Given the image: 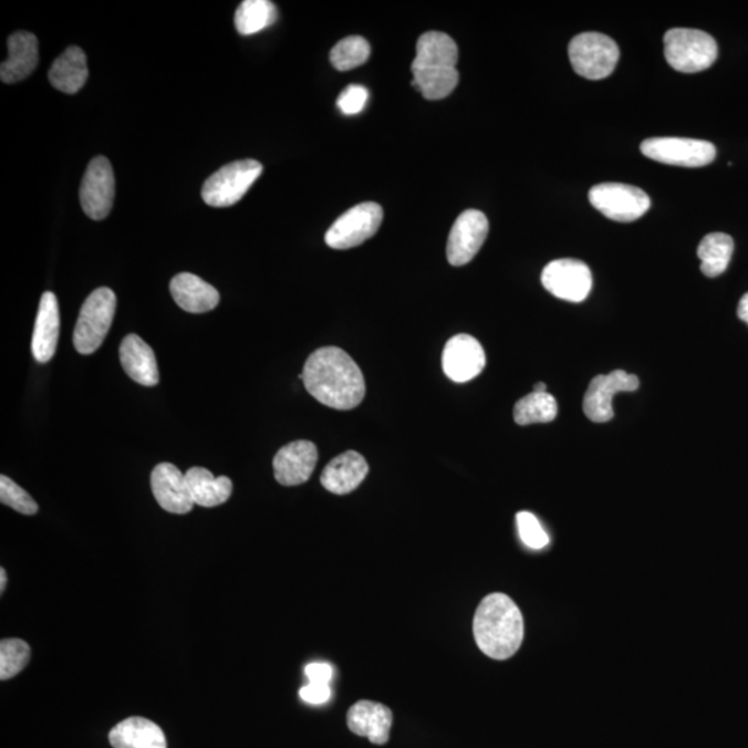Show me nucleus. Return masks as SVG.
<instances>
[{"label": "nucleus", "mask_w": 748, "mask_h": 748, "mask_svg": "<svg viewBox=\"0 0 748 748\" xmlns=\"http://www.w3.org/2000/svg\"><path fill=\"white\" fill-rule=\"evenodd\" d=\"M262 170L263 167L257 159H241L225 165L202 185V200L210 207H232L243 199L254 181L260 178Z\"/></svg>", "instance_id": "nucleus-5"}, {"label": "nucleus", "mask_w": 748, "mask_h": 748, "mask_svg": "<svg viewBox=\"0 0 748 748\" xmlns=\"http://www.w3.org/2000/svg\"><path fill=\"white\" fill-rule=\"evenodd\" d=\"M472 632L477 646L494 659H508L524 640V621L520 609L503 593H492L478 606Z\"/></svg>", "instance_id": "nucleus-2"}, {"label": "nucleus", "mask_w": 748, "mask_h": 748, "mask_svg": "<svg viewBox=\"0 0 748 748\" xmlns=\"http://www.w3.org/2000/svg\"><path fill=\"white\" fill-rule=\"evenodd\" d=\"M346 724L352 734L367 737L373 745L383 746L389 739L393 726V713L384 704L361 700L346 714Z\"/></svg>", "instance_id": "nucleus-17"}, {"label": "nucleus", "mask_w": 748, "mask_h": 748, "mask_svg": "<svg viewBox=\"0 0 748 748\" xmlns=\"http://www.w3.org/2000/svg\"><path fill=\"white\" fill-rule=\"evenodd\" d=\"M185 475L191 499L197 506L216 508L228 502L232 495L233 484L227 476L214 477L205 467H191Z\"/></svg>", "instance_id": "nucleus-24"}, {"label": "nucleus", "mask_w": 748, "mask_h": 748, "mask_svg": "<svg viewBox=\"0 0 748 748\" xmlns=\"http://www.w3.org/2000/svg\"><path fill=\"white\" fill-rule=\"evenodd\" d=\"M487 357L482 345L469 334H458L445 345L443 368L455 383H467L476 378L486 367Z\"/></svg>", "instance_id": "nucleus-14"}, {"label": "nucleus", "mask_w": 748, "mask_h": 748, "mask_svg": "<svg viewBox=\"0 0 748 748\" xmlns=\"http://www.w3.org/2000/svg\"><path fill=\"white\" fill-rule=\"evenodd\" d=\"M543 288L560 300L582 302L591 293L592 273L590 267L580 260H555L548 263L542 272Z\"/></svg>", "instance_id": "nucleus-11"}, {"label": "nucleus", "mask_w": 748, "mask_h": 748, "mask_svg": "<svg viewBox=\"0 0 748 748\" xmlns=\"http://www.w3.org/2000/svg\"><path fill=\"white\" fill-rule=\"evenodd\" d=\"M664 54L671 67L679 73H700L717 60L718 45L707 32L673 29L664 37Z\"/></svg>", "instance_id": "nucleus-3"}, {"label": "nucleus", "mask_w": 748, "mask_h": 748, "mask_svg": "<svg viewBox=\"0 0 748 748\" xmlns=\"http://www.w3.org/2000/svg\"><path fill=\"white\" fill-rule=\"evenodd\" d=\"M513 416L520 426L550 423L558 416V403L553 395L548 393H531L516 404Z\"/></svg>", "instance_id": "nucleus-30"}, {"label": "nucleus", "mask_w": 748, "mask_h": 748, "mask_svg": "<svg viewBox=\"0 0 748 748\" xmlns=\"http://www.w3.org/2000/svg\"><path fill=\"white\" fill-rule=\"evenodd\" d=\"M318 448L311 441H294L280 448L273 459L274 478L284 487L301 486L310 480L318 464Z\"/></svg>", "instance_id": "nucleus-15"}, {"label": "nucleus", "mask_w": 748, "mask_h": 748, "mask_svg": "<svg viewBox=\"0 0 748 748\" xmlns=\"http://www.w3.org/2000/svg\"><path fill=\"white\" fill-rule=\"evenodd\" d=\"M300 696L305 703L319 706V704L329 702L332 692L329 685L308 684L300 690Z\"/></svg>", "instance_id": "nucleus-36"}, {"label": "nucleus", "mask_w": 748, "mask_h": 748, "mask_svg": "<svg viewBox=\"0 0 748 748\" xmlns=\"http://www.w3.org/2000/svg\"><path fill=\"white\" fill-rule=\"evenodd\" d=\"M120 360L132 381L146 387H154L158 384L159 372L156 355L152 346L146 344L139 335H126L120 346Z\"/></svg>", "instance_id": "nucleus-20"}, {"label": "nucleus", "mask_w": 748, "mask_h": 748, "mask_svg": "<svg viewBox=\"0 0 748 748\" xmlns=\"http://www.w3.org/2000/svg\"><path fill=\"white\" fill-rule=\"evenodd\" d=\"M305 675L310 684L329 685L332 681L333 668L328 663H311L307 665Z\"/></svg>", "instance_id": "nucleus-37"}, {"label": "nucleus", "mask_w": 748, "mask_h": 748, "mask_svg": "<svg viewBox=\"0 0 748 748\" xmlns=\"http://www.w3.org/2000/svg\"><path fill=\"white\" fill-rule=\"evenodd\" d=\"M371 45L362 37H349L340 41L330 52V62L339 71L361 67L371 58Z\"/></svg>", "instance_id": "nucleus-31"}, {"label": "nucleus", "mask_w": 748, "mask_h": 748, "mask_svg": "<svg viewBox=\"0 0 748 748\" xmlns=\"http://www.w3.org/2000/svg\"><path fill=\"white\" fill-rule=\"evenodd\" d=\"M115 310L117 297L112 289L101 288L87 297L74 330V345L80 354L91 355L101 349L112 328Z\"/></svg>", "instance_id": "nucleus-4"}, {"label": "nucleus", "mask_w": 748, "mask_h": 748, "mask_svg": "<svg viewBox=\"0 0 748 748\" xmlns=\"http://www.w3.org/2000/svg\"><path fill=\"white\" fill-rule=\"evenodd\" d=\"M8 584V576H7V571L4 569H0V592H4V588H7Z\"/></svg>", "instance_id": "nucleus-39"}, {"label": "nucleus", "mask_w": 748, "mask_h": 748, "mask_svg": "<svg viewBox=\"0 0 748 748\" xmlns=\"http://www.w3.org/2000/svg\"><path fill=\"white\" fill-rule=\"evenodd\" d=\"M87 75L90 71H87L86 54L79 46H70L49 70V81L53 87L69 95H74L84 87Z\"/></svg>", "instance_id": "nucleus-25"}, {"label": "nucleus", "mask_w": 748, "mask_h": 748, "mask_svg": "<svg viewBox=\"0 0 748 748\" xmlns=\"http://www.w3.org/2000/svg\"><path fill=\"white\" fill-rule=\"evenodd\" d=\"M9 58L0 65V80L4 84L29 79L40 62V45L34 34L27 31L15 32L8 41Z\"/></svg>", "instance_id": "nucleus-18"}, {"label": "nucleus", "mask_w": 748, "mask_h": 748, "mask_svg": "<svg viewBox=\"0 0 748 748\" xmlns=\"http://www.w3.org/2000/svg\"><path fill=\"white\" fill-rule=\"evenodd\" d=\"M533 393H538V394L548 393L547 392V384L538 383L537 386L533 387Z\"/></svg>", "instance_id": "nucleus-40"}, {"label": "nucleus", "mask_w": 748, "mask_h": 748, "mask_svg": "<svg viewBox=\"0 0 748 748\" xmlns=\"http://www.w3.org/2000/svg\"><path fill=\"white\" fill-rule=\"evenodd\" d=\"M459 51L453 38L444 32L430 31L416 43V58L411 69L456 67Z\"/></svg>", "instance_id": "nucleus-26"}, {"label": "nucleus", "mask_w": 748, "mask_h": 748, "mask_svg": "<svg viewBox=\"0 0 748 748\" xmlns=\"http://www.w3.org/2000/svg\"><path fill=\"white\" fill-rule=\"evenodd\" d=\"M517 528H519V533L521 541L531 549H543L549 543L548 533L544 532L541 522L538 521L537 517L530 513V511H520L516 516Z\"/></svg>", "instance_id": "nucleus-34"}, {"label": "nucleus", "mask_w": 748, "mask_h": 748, "mask_svg": "<svg viewBox=\"0 0 748 748\" xmlns=\"http://www.w3.org/2000/svg\"><path fill=\"white\" fill-rule=\"evenodd\" d=\"M640 388V378L624 371H614L596 376L588 387L584 412L588 419L606 423L613 419V398L620 393H634Z\"/></svg>", "instance_id": "nucleus-12"}, {"label": "nucleus", "mask_w": 748, "mask_h": 748, "mask_svg": "<svg viewBox=\"0 0 748 748\" xmlns=\"http://www.w3.org/2000/svg\"><path fill=\"white\" fill-rule=\"evenodd\" d=\"M300 378L313 398L332 409H354L365 398V377L360 366L337 346L313 352Z\"/></svg>", "instance_id": "nucleus-1"}, {"label": "nucleus", "mask_w": 748, "mask_h": 748, "mask_svg": "<svg viewBox=\"0 0 748 748\" xmlns=\"http://www.w3.org/2000/svg\"><path fill=\"white\" fill-rule=\"evenodd\" d=\"M383 217V208L376 202H362L344 212L330 227L324 241L334 250L354 249L377 233Z\"/></svg>", "instance_id": "nucleus-7"}, {"label": "nucleus", "mask_w": 748, "mask_h": 748, "mask_svg": "<svg viewBox=\"0 0 748 748\" xmlns=\"http://www.w3.org/2000/svg\"><path fill=\"white\" fill-rule=\"evenodd\" d=\"M488 230V219L481 211L461 212L449 233L447 257L450 266L464 267L472 261L486 243Z\"/></svg>", "instance_id": "nucleus-13"}, {"label": "nucleus", "mask_w": 748, "mask_h": 748, "mask_svg": "<svg viewBox=\"0 0 748 748\" xmlns=\"http://www.w3.org/2000/svg\"><path fill=\"white\" fill-rule=\"evenodd\" d=\"M30 657L29 643L21 640H3L0 643V679L14 678L27 667Z\"/></svg>", "instance_id": "nucleus-32"}, {"label": "nucleus", "mask_w": 748, "mask_h": 748, "mask_svg": "<svg viewBox=\"0 0 748 748\" xmlns=\"http://www.w3.org/2000/svg\"><path fill=\"white\" fill-rule=\"evenodd\" d=\"M277 4L269 0H245L235 14V25L241 35H254L277 23Z\"/></svg>", "instance_id": "nucleus-29"}, {"label": "nucleus", "mask_w": 748, "mask_h": 748, "mask_svg": "<svg viewBox=\"0 0 748 748\" xmlns=\"http://www.w3.org/2000/svg\"><path fill=\"white\" fill-rule=\"evenodd\" d=\"M154 498L164 510L174 515H186L194 509L186 475L173 464H159L152 472Z\"/></svg>", "instance_id": "nucleus-16"}, {"label": "nucleus", "mask_w": 748, "mask_h": 748, "mask_svg": "<svg viewBox=\"0 0 748 748\" xmlns=\"http://www.w3.org/2000/svg\"><path fill=\"white\" fill-rule=\"evenodd\" d=\"M0 500L21 515L32 516L38 511V505L31 495L7 476L0 477Z\"/></svg>", "instance_id": "nucleus-33"}, {"label": "nucleus", "mask_w": 748, "mask_h": 748, "mask_svg": "<svg viewBox=\"0 0 748 748\" xmlns=\"http://www.w3.org/2000/svg\"><path fill=\"white\" fill-rule=\"evenodd\" d=\"M590 201L604 217L617 222H632L645 216L652 206L651 197L640 187L625 184L593 186Z\"/></svg>", "instance_id": "nucleus-8"}, {"label": "nucleus", "mask_w": 748, "mask_h": 748, "mask_svg": "<svg viewBox=\"0 0 748 748\" xmlns=\"http://www.w3.org/2000/svg\"><path fill=\"white\" fill-rule=\"evenodd\" d=\"M367 472L366 459L355 450H346L324 467L321 482L329 492L346 495L361 486Z\"/></svg>", "instance_id": "nucleus-19"}, {"label": "nucleus", "mask_w": 748, "mask_h": 748, "mask_svg": "<svg viewBox=\"0 0 748 748\" xmlns=\"http://www.w3.org/2000/svg\"><path fill=\"white\" fill-rule=\"evenodd\" d=\"M368 98V92L365 86L350 85L340 93L337 106L340 112L345 115H356L363 112Z\"/></svg>", "instance_id": "nucleus-35"}, {"label": "nucleus", "mask_w": 748, "mask_h": 748, "mask_svg": "<svg viewBox=\"0 0 748 748\" xmlns=\"http://www.w3.org/2000/svg\"><path fill=\"white\" fill-rule=\"evenodd\" d=\"M115 179L112 164L106 157L93 158L82 179L80 200L82 210L91 219L102 221L112 211Z\"/></svg>", "instance_id": "nucleus-10"}, {"label": "nucleus", "mask_w": 748, "mask_h": 748, "mask_svg": "<svg viewBox=\"0 0 748 748\" xmlns=\"http://www.w3.org/2000/svg\"><path fill=\"white\" fill-rule=\"evenodd\" d=\"M569 54L575 73L592 81L612 75L620 60L617 43L599 32L576 35L570 43Z\"/></svg>", "instance_id": "nucleus-6"}, {"label": "nucleus", "mask_w": 748, "mask_h": 748, "mask_svg": "<svg viewBox=\"0 0 748 748\" xmlns=\"http://www.w3.org/2000/svg\"><path fill=\"white\" fill-rule=\"evenodd\" d=\"M60 333V312L56 295L43 293L38 310L34 334H32V355L40 363L52 360L56 352Z\"/></svg>", "instance_id": "nucleus-21"}, {"label": "nucleus", "mask_w": 748, "mask_h": 748, "mask_svg": "<svg viewBox=\"0 0 748 748\" xmlns=\"http://www.w3.org/2000/svg\"><path fill=\"white\" fill-rule=\"evenodd\" d=\"M734 249V239L729 235H707L697 249V256L702 260V272L707 278H717L723 274L729 267Z\"/></svg>", "instance_id": "nucleus-28"}, {"label": "nucleus", "mask_w": 748, "mask_h": 748, "mask_svg": "<svg viewBox=\"0 0 748 748\" xmlns=\"http://www.w3.org/2000/svg\"><path fill=\"white\" fill-rule=\"evenodd\" d=\"M169 290L176 304L186 312H210L219 304L218 290L194 273L176 274L170 280Z\"/></svg>", "instance_id": "nucleus-22"}, {"label": "nucleus", "mask_w": 748, "mask_h": 748, "mask_svg": "<svg viewBox=\"0 0 748 748\" xmlns=\"http://www.w3.org/2000/svg\"><path fill=\"white\" fill-rule=\"evenodd\" d=\"M641 150L653 162L687 168L704 167L717 156L713 143L687 137H651L642 143Z\"/></svg>", "instance_id": "nucleus-9"}, {"label": "nucleus", "mask_w": 748, "mask_h": 748, "mask_svg": "<svg viewBox=\"0 0 748 748\" xmlns=\"http://www.w3.org/2000/svg\"><path fill=\"white\" fill-rule=\"evenodd\" d=\"M737 315L748 324V293L741 297L739 307H737Z\"/></svg>", "instance_id": "nucleus-38"}, {"label": "nucleus", "mask_w": 748, "mask_h": 748, "mask_svg": "<svg viewBox=\"0 0 748 748\" xmlns=\"http://www.w3.org/2000/svg\"><path fill=\"white\" fill-rule=\"evenodd\" d=\"M108 740L113 748H167L163 729L142 717L126 718L114 726Z\"/></svg>", "instance_id": "nucleus-23"}, {"label": "nucleus", "mask_w": 748, "mask_h": 748, "mask_svg": "<svg viewBox=\"0 0 748 748\" xmlns=\"http://www.w3.org/2000/svg\"><path fill=\"white\" fill-rule=\"evenodd\" d=\"M416 87L427 101H441L448 97L459 84V73L456 67H422L411 69Z\"/></svg>", "instance_id": "nucleus-27"}]
</instances>
